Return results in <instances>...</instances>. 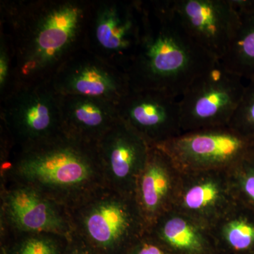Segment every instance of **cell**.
<instances>
[{
    "label": "cell",
    "mask_w": 254,
    "mask_h": 254,
    "mask_svg": "<svg viewBox=\"0 0 254 254\" xmlns=\"http://www.w3.org/2000/svg\"><path fill=\"white\" fill-rule=\"evenodd\" d=\"M253 154L254 155V146H253Z\"/></svg>",
    "instance_id": "d4e9b609"
},
{
    "label": "cell",
    "mask_w": 254,
    "mask_h": 254,
    "mask_svg": "<svg viewBox=\"0 0 254 254\" xmlns=\"http://www.w3.org/2000/svg\"><path fill=\"white\" fill-rule=\"evenodd\" d=\"M64 131L97 144L120 119L118 104L78 95H61Z\"/></svg>",
    "instance_id": "2e32d148"
},
{
    "label": "cell",
    "mask_w": 254,
    "mask_h": 254,
    "mask_svg": "<svg viewBox=\"0 0 254 254\" xmlns=\"http://www.w3.org/2000/svg\"><path fill=\"white\" fill-rule=\"evenodd\" d=\"M211 232L220 254H254V210L239 200Z\"/></svg>",
    "instance_id": "d6986e66"
},
{
    "label": "cell",
    "mask_w": 254,
    "mask_h": 254,
    "mask_svg": "<svg viewBox=\"0 0 254 254\" xmlns=\"http://www.w3.org/2000/svg\"><path fill=\"white\" fill-rule=\"evenodd\" d=\"M245 82L219 62L195 78L179 98L183 133L229 125L243 96Z\"/></svg>",
    "instance_id": "8992f818"
},
{
    "label": "cell",
    "mask_w": 254,
    "mask_h": 254,
    "mask_svg": "<svg viewBox=\"0 0 254 254\" xmlns=\"http://www.w3.org/2000/svg\"><path fill=\"white\" fill-rule=\"evenodd\" d=\"M169 7L197 44L220 61L240 16L232 0H167Z\"/></svg>",
    "instance_id": "9c48e42d"
},
{
    "label": "cell",
    "mask_w": 254,
    "mask_h": 254,
    "mask_svg": "<svg viewBox=\"0 0 254 254\" xmlns=\"http://www.w3.org/2000/svg\"><path fill=\"white\" fill-rule=\"evenodd\" d=\"M12 68V58L9 43H6L5 37L1 38L0 43V89L1 92L7 86Z\"/></svg>",
    "instance_id": "603a6c76"
},
{
    "label": "cell",
    "mask_w": 254,
    "mask_h": 254,
    "mask_svg": "<svg viewBox=\"0 0 254 254\" xmlns=\"http://www.w3.org/2000/svg\"><path fill=\"white\" fill-rule=\"evenodd\" d=\"M118 112L120 118L150 147L183 133L180 100L163 92L131 88L119 103Z\"/></svg>",
    "instance_id": "8fae6325"
},
{
    "label": "cell",
    "mask_w": 254,
    "mask_h": 254,
    "mask_svg": "<svg viewBox=\"0 0 254 254\" xmlns=\"http://www.w3.org/2000/svg\"><path fill=\"white\" fill-rule=\"evenodd\" d=\"M254 140L229 125L185 132L158 145L181 171L230 170L252 153Z\"/></svg>",
    "instance_id": "52a82bcc"
},
{
    "label": "cell",
    "mask_w": 254,
    "mask_h": 254,
    "mask_svg": "<svg viewBox=\"0 0 254 254\" xmlns=\"http://www.w3.org/2000/svg\"><path fill=\"white\" fill-rule=\"evenodd\" d=\"M238 26L219 63L245 81H254V0H232Z\"/></svg>",
    "instance_id": "ac0fdd59"
},
{
    "label": "cell",
    "mask_w": 254,
    "mask_h": 254,
    "mask_svg": "<svg viewBox=\"0 0 254 254\" xmlns=\"http://www.w3.org/2000/svg\"><path fill=\"white\" fill-rule=\"evenodd\" d=\"M182 171L162 148L150 147L148 160L138 179L137 204L147 230L175 204Z\"/></svg>",
    "instance_id": "5bb4252c"
},
{
    "label": "cell",
    "mask_w": 254,
    "mask_h": 254,
    "mask_svg": "<svg viewBox=\"0 0 254 254\" xmlns=\"http://www.w3.org/2000/svg\"><path fill=\"white\" fill-rule=\"evenodd\" d=\"M15 83L50 80L76 50L86 9L73 1L15 4L6 8Z\"/></svg>",
    "instance_id": "7a4b0ae2"
},
{
    "label": "cell",
    "mask_w": 254,
    "mask_h": 254,
    "mask_svg": "<svg viewBox=\"0 0 254 254\" xmlns=\"http://www.w3.org/2000/svg\"><path fill=\"white\" fill-rule=\"evenodd\" d=\"M12 170L21 185L64 208L75 207L107 187L97 144L65 131L20 149Z\"/></svg>",
    "instance_id": "3957f363"
},
{
    "label": "cell",
    "mask_w": 254,
    "mask_h": 254,
    "mask_svg": "<svg viewBox=\"0 0 254 254\" xmlns=\"http://www.w3.org/2000/svg\"><path fill=\"white\" fill-rule=\"evenodd\" d=\"M144 4L141 40L125 69L131 88L180 98L195 78L218 61L190 36L167 0Z\"/></svg>",
    "instance_id": "6da1fadb"
},
{
    "label": "cell",
    "mask_w": 254,
    "mask_h": 254,
    "mask_svg": "<svg viewBox=\"0 0 254 254\" xmlns=\"http://www.w3.org/2000/svg\"><path fill=\"white\" fill-rule=\"evenodd\" d=\"M1 118L20 149L39 144L64 132L61 95L50 80L14 83Z\"/></svg>",
    "instance_id": "277c9868"
},
{
    "label": "cell",
    "mask_w": 254,
    "mask_h": 254,
    "mask_svg": "<svg viewBox=\"0 0 254 254\" xmlns=\"http://www.w3.org/2000/svg\"><path fill=\"white\" fill-rule=\"evenodd\" d=\"M237 201L229 170L182 171L173 208L211 229Z\"/></svg>",
    "instance_id": "7c38bea8"
},
{
    "label": "cell",
    "mask_w": 254,
    "mask_h": 254,
    "mask_svg": "<svg viewBox=\"0 0 254 254\" xmlns=\"http://www.w3.org/2000/svg\"><path fill=\"white\" fill-rule=\"evenodd\" d=\"M4 207L8 220L18 231L63 234L73 229L60 205L31 187L21 185L9 190Z\"/></svg>",
    "instance_id": "9a60e30c"
},
{
    "label": "cell",
    "mask_w": 254,
    "mask_h": 254,
    "mask_svg": "<svg viewBox=\"0 0 254 254\" xmlns=\"http://www.w3.org/2000/svg\"><path fill=\"white\" fill-rule=\"evenodd\" d=\"M127 254H172L149 231L146 230Z\"/></svg>",
    "instance_id": "7402d4cb"
},
{
    "label": "cell",
    "mask_w": 254,
    "mask_h": 254,
    "mask_svg": "<svg viewBox=\"0 0 254 254\" xmlns=\"http://www.w3.org/2000/svg\"><path fill=\"white\" fill-rule=\"evenodd\" d=\"M19 254H56V250L48 238L33 237L23 242Z\"/></svg>",
    "instance_id": "cb8c5ba5"
},
{
    "label": "cell",
    "mask_w": 254,
    "mask_h": 254,
    "mask_svg": "<svg viewBox=\"0 0 254 254\" xmlns=\"http://www.w3.org/2000/svg\"><path fill=\"white\" fill-rule=\"evenodd\" d=\"M144 19L145 4L142 1L103 3L95 10V41L126 69L141 40Z\"/></svg>",
    "instance_id": "4fadbf2b"
},
{
    "label": "cell",
    "mask_w": 254,
    "mask_h": 254,
    "mask_svg": "<svg viewBox=\"0 0 254 254\" xmlns=\"http://www.w3.org/2000/svg\"><path fill=\"white\" fill-rule=\"evenodd\" d=\"M50 81L61 95H78L119 104L131 90L125 68L89 51L76 50L65 60Z\"/></svg>",
    "instance_id": "ba28073f"
},
{
    "label": "cell",
    "mask_w": 254,
    "mask_h": 254,
    "mask_svg": "<svg viewBox=\"0 0 254 254\" xmlns=\"http://www.w3.org/2000/svg\"><path fill=\"white\" fill-rule=\"evenodd\" d=\"M71 225L95 245L130 250L146 231L135 197L103 189L73 207Z\"/></svg>",
    "instance_id": "5b68a950"
},
{
    "label": "cell",
    "mask_w": 254,
    "mask_h": 254,
    "mask_svg": "<svg viewBox=\"0 0 254 254\" xmlns=\"http://www.w3.org/2000/svg\"><path fill=\"white\" fill-rule=\"evenodd\" d=\"M97 148L107 187L136 198L138 179L149 155L148 143L120 118Z\"/></svg>",
    "instance_id": "30bf717a"
},
{
    "label": "cell",
    "mask_w": 254,
    "mask_h": 254,
    "mask_svg": "<svg viewBox=\"0 0 254 254\" xmlns=\"http://www.w3.org/2000/svg\"><path fill=\"white\" fill-rule=\"evenodd\" d=\"M237 200L254 210V155L252 153L229 170Z\"/></svg>",
    "instance_id": "ffe728a7"
},
{
    "label": "cell",
    "mask_w": 254,
    "mask_h": 254,
    "mask_svg": "<svg viewBox=\"0 0 254 254\" xmlns=\"http://www.w3.org/2000/svg\"><path fill=\"white\" fill-rule=\"evenodd\" d=\"M229 126L254 140V81L246 84L243 96Z\"/></svg>",
    "instance_id": "44dd1931"
},
{
    "label": "cell",
    "mask_w": 254,
    "mask_h": 254,
    "mask_svg": "<svg viewBox=\"0 0 254 254\" xmlns=\"http://www.w3.org/2000/svg\"><path fill=\"white\" fill-rule=\"evenodd\" d=\"M147 230L172 254H220L211 229L175 208Z\"/></svg>",
    "instance_id": "e0dca14e"
}]
</instances>
